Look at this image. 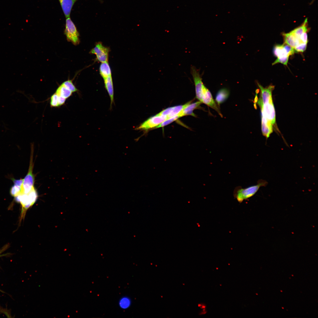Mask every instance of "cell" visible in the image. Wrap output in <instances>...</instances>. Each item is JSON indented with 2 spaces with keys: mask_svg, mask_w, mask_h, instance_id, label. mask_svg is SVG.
Segmentation results:
<instances>
[{
  "mask_svg": "<svg viewBox=\"0 0 318 318\" xmlns=\"http://www.w3.org/2000/svg\"><path fill=\"white\" fill-rule=\"evenodd\" d=\"M268 183L266 180L260 179L257 181V184L246 188H242L240 186L236 187L233 192L234 197L239 203H241L244 200L253 196L261 187L266 186Z\"/></svg>",
  "mask_w": 318,
  "mask_h": 318,
  "instance_id": "obj_1",
  "label": "cell"
},
{
  "mask_svg": "<svg viewBox=\"0 0 318 318\" xmlns=\"http://www.w3.org/2000/svg\"><path fill=\"white\" fill-rule=\"evenodd\" d=\"M37 197V193L34 187L28 193L21 194L14 197L15 201L21 205V220L24 218L26 211L35 203Z\"/></svg>",
  "mask_w": 318,
  "mask_h": 318,
  "instance_id": "obj_2",
  "label": "cell"
},
{
  "mask_svg": "<svg viewBox=\"0 0 318 318\" xmlns=\"http://www.w3.org/2000/svg\"><path fill=\"white\" fill-rule=\"evenodd\" d=\"M295 52L293 48L285 43L276 45L273 49V53L277 58L272 65L280 63L287 66L289 56L294 54Z\"/></svg>",
  "mask_w": 318,
  "mask_h": 318,
  "instance_id": "obj_3",
  "label": "cell"
},
{
  "mask_svg": "<svg viewBox=\"0 0 318 318\" xmlns=\"http://www.w3.org/2000/svg\"><path fill=\"white\" fill-rule=\"evenodd\" d=\"M64 34L68 41L75 45L79 44V33L70 17L66 18Z\"/></svg>",
  "mask_w": 318,
  "mask_h": 318,
  "instance_id": "obj_4",
  "label": "cell"
},
{
  "mask_svg": "<svg viewBox=\"0 0 318 318\" xmlns=\"http://www.w3.org/2000/svg\"><path fill=\"white\" fill-rule=\"evenodd\" d=\"M33 148H32L29 165L27 175L23 179L21 186V194L28 193L34 187V177L33 173Z\"/></svg>",
  "mask_w": 318,
  "mask_h": 318,
  "instance_id": "obj_5",
  "label": "cell"
},
{
  "mask_svg": "<svg viewBox=\"0 0 318 318\" xmlns=\"http://www.w3.org/2000/svg\"><path fill=\"white\" fill-rule=\"evenodd\" d=\"M258 103L261 107L262 118L267 119L273 125L275 122V113L272 98L264 103L259 101Z\"/></svg>",
  "mask_w": 318,
  "mask_h": 318,
  "instance_id": "obj_6",
  "label": "cell"
},
{
  "mask_svg": "<svg viewBox=\"0 0 318 318\" xmlns=\"http://www.w3.org/2000/svg\"><path fill=\"white\" fill-rule=\"evenodd\" d=\"M191 72L195 84L196 97L201 102L205 86L202 81L199 72L196 67L192 66Z\"/></svg>",
  "mask_w": 318,
  "mask_h": 318,
  "instance_id": "obj_7",
  "label": "cell"
},
{
  "mask_svg": "<svg viewBox=\"0 0 318 318\" xmlns=\"http://www.w3.org/2000/svg\"><path fill=\"white\" fill-rule=\"evenodd\" d=\"M110 49L104 46L101 42L97 43L94 48L90 52V53L96 55L97 59L102 62H108V55Z\"/></svg>",
  "mask_w": 318,
  "mask_h": 318,
  "instance_id": "obj_8",
  "label": "cell"
},
{
  "mask_svg": "<svg viewBox=\"0 0 318 318\" xmlns=\"http://www.w3.org/2000/svg\"><path fill=\"white\" fill-rule=\"evenodd\" d=\"M167 117L157 114L150 117L142 123L136 129L137 130H147L156 127L167 119Z\"/></svg>",
  "mask_w": 318,
  "mask_h": 318,
  "instance_id": "obj_9",
  "label": "cell"
},
{
  "mask_svg": "<svg viewBox=\"0 0 318 318\" xmlns=\"http://www.w3.org/2000/svg\"><path fill=\"white\" fill-rule=\"evenodd\" d=\"M201 102L216 111L221 116H222L220 110L213 97L209 90L205 86L204 87Z\"/></svg>",
  "mask_w": 318,
  "mask_h": 318,
  "instance_id": "obj_10",
  "label": "cell"
},
{
  "mask_svg": "<svg viewBox=\"0 0 318 318\" xmlns=\"http://www.w3.org/2000/svg\"><path fill=\"white\" fill-rule=\"evenodd\" d=\"M190 101L186 104L167 108L162 111L157 115L165 116L168 119L178 115L187 106L191 103Z\"/></svg>",
  "mask_w": 318,
  "mask_h": 318,
  "instance_id": "obj_11",
  "label": "cell"
},
{
  "mask_svg": "<svg viewBox=\"0 0 318 318\" xmlns=\"http://www.w3.org/2000/svg\"><path fill=\"white\" fill-rule=\"evenodd\" d=\"M58 0L65 17H69L73 7L78 0Z\"/></svg>",
  "mask_w": 318,
  "mask_h": 318,
  "instance_id": "obj_12",
  "label": "cell"
},
{
  "mask_svg": "<svg viewBox=\"0 0 318 318\" xmlns=\"http://www.w3.org/2000/svg\"><path fill=\"white\" fill-rule=\"evenodd\" d=\"M258 84L261 90V98L259 101L262 103L269 101L272 99L271 92L274 88V86L270 85L268 87L264 88L259 84L258 83Z\"/></svg>",
  "mask_w": 318,
  "mask_h": 318,
  "instance_id": "obj_13",
  "label": "cell"
},
{
  "mask_svg": "<svg viewBox=\"0 0 318 318\" xmlns=\"http://www.w3.org/2000/svg\"><path fill=\"white\" fill-rule=\"evenodd\" d=\"M283 35L284 43L294 49L299 45L303 44L301 43L291 32L287 33H283Z\"/></svg>",
  "mask_w": 318,
  "mask_h": 318,
  "instance_id": "obj_14",
  "label": "cell"
},
{
  "mask_svg": "<svg viewBox=\"0 0 318 318\" xmlns=\"http://www.w3.org/2000/svg\"><path fill=\"white\" fill-rule=\"evenodd\" d=\"M202 103L198 101L193 103H190L178 115L180 117L186 115H191L196 117L193 111L197 108Z\"/></svg>",
  "mask_w": 318,
  "mask_h": 318,
  "instance_id": "obj_15",
  "label": "cell"
},
{
  "mask_svg": "<svg viewBox=\"0 0 318 318\" xmlns=\"http://www.w3.org/2000/svg\"><path fill=\"white\" fill-rule=\"evenodd\" d=\"M307 19H306L301 26L290 32L294 35L297 39L302 44L304 43H302L301 42L300 37L303 34L307 32Z\"/></svg>",
  "mask_w": 318,
  "mask_h": 318,
  "instance_id": "obj_16",
  "label": "cell"
},
{
  "mask_svg": "<svg viewBox=\"0 0 318 318\" xmlns=\"http://www.w3.org/2000/svg\"><path fill=\"white\" fill-rule=\"evenodd\" d=\"M105 88L110 96L111 101V106L114 102V89L112 78L111 76L104 79Z\"/></svg>",
  "mask_w": 318,
  "mask_h": 318,
  "instance_id": "obj_17",
  "label": "cell"
},
{
  "mask_svg": "<svg viewBox=\"0 0 318 318\" xmlns=\"http://www.w3.org/2000/svg\"><path fill=\"white\" fill-rule=\"evenodd\" d=\"M229 95V92L228 89L225 88L221 89L217 92L216 97V100L218 104L220 105L226 100Z\"/></svg>",
  "mask_w": 318,
  "mask_h": 318,
  "instance_id": "obj_18",
  "label": "cell"
},
{
  "mask_svg": "<svg viewBox=\"0 0 318 318\" xmlns=\"http://www.w3.org/2000/svg\"><path fill=\"white\" fill-rule=\"evenodd\" d=\"M99 72L103 79L111 76V70L108 62L101 63L99 67Z\"/></svg>",
  "mask_w": 318,
  "mask_h": 318,
  "instance_id": "obj_19",
  "label": "cell"
},
{
  "mask_svg": "<svg viewBox=\"0 0 318 318\" xmlns=\"http://www.w3.org/2000/svg\"><path fill=\"white\" fill-rule=\"evenodd\" d=\"M55 93L58 96L67 99L71 95L72 92L61 85L57 89Z\"/></svg>",
  "mask_w": 318,
  "mask_h": 318,
  "instance_id": "obj_20",
  "label": "cell"
},
{
  "mask_svg": "<svg viewBox=\"0 0 318 318\" xmlns=\"http://www.w3.org/2000/svg\"><path fill=\"white\" fill-rule=\"evenodd\" d=\"M131 304V301L130 298L127 296L121 297L118 302V305L120 308L123 309L129 308Z\"/></svg>",
  "mask_w": 318,
  "mask_h": 318,
  "instance_id": "obj_21",
  "label": "cell"
},
{
  "mask_svg": "<svg viewBox=\"0 0 318 318\" xmlns=\"http://www.w3.org/2000/svg\"><path fill=\"white\" fill-rule=\"evenodd\" d=\"M61 85L72 92H75L78 91V89L73 84L72 80H68L65 81L62 83Z\"/></svg>",
  "mask_w": 318,
  "mask_h": 318,
  "instance_id": "obj_22",
  "label": "cell"
},
{
  "mask_svg": "<svg viewBox=\"0 0 318 318\" xmlns=\"http://www.w3.org/2000/svg\"><path fill=\"white\" fill-rule=\"evenodd\" d=\"M10 193L14 197L21 194V187L14 185L11 188Z\"/></svg>",
  "mask_w": 318,
  "mask_h": 318,
  "instance_id": "obj_23",
  "label": "cell"
},
{
  "mask_svg": "<svg viewBox=\"0 0 318 318\" xmlns=\"http://www.w3.org/2000/svg\"><path fill=\"white\" fill-rule=\"evenodd\" d=\"M180 117L178 115L172 117L168 119L156 127V128L162 127L165 126L173 122Z\"/></svg>",
  "mask_w": 318,
  "mask_h": 318,
  "instance_id": "obj_24",
  "label": "cell"
},
{
  "mask_svg": "<svg viewBox=\"0 0 318 318\" xmlns=\"http://www.w3.org/2000/svg\"><path fill=\"white\" fill-rule=\"evenodd\" d=\"M50 103L52 107H58V96L55 93L53 94L51 96Z\"/></svg>",
  "mask_w": 318,
  "mask_h": 318,
  "instance_id": "obj_25",
  "label": "cell"
},
{
  "mask_svg": "<svg viewBox=\"0 0 318 318\" xmlns=\"http://www.w3.org/2000/svg\"><path fill=\"white\" fill-rule=\"evenodd\" d=\"M14 185L21 187L23 182V179L16 180L14 178H11Z\"/></svg>",
  "mask_w": 318,
  "mask_h": 318,
  "instance_id": "obj_26",
  "label": "cell"
},
{
  "mask_svg": "<svg viewBox=\"0 0 318 318\" xmlns=\"http://www.w3.org/2000/svg\"><path fill=\"white\" fill-rule=\"evenodd\" d=\"M66 99L63 97L58 96V107L63 105Z\"/></svg>",
  "mask_w": 318,
  "mask_h": 318,
  "instance_id": "obj_27",
  "label": "cell"
},
{
  "mask_svg": "<svg viewBox=\"0 0 318 318\" xmlns=\"http://www.w3.org/2000/svg\"><path fill=\"white\" fill-rule=\"evenodd\" d=\"M9 247V244H6L4 245L1 249H0V257L3 256V255H1V254L6 250Z\"/></svg>",
  "mask_w": 318,
  "mask_h": 318,
  "instance_id": "obj_28",
  "label": "cell"
},
{
  "mask_svg": "<svg viewBox=\"0 0 318 318\" xmlns=\"http://www.w3.org/2000/svg\"><path fill=\"white\" fill-rule=\"evenodd\" d=\"M0 291H1V292H2V291L1 290H0Z\"/></svg>",
  "mask_w": 318,
  "mask_h": 318,
  "instance_id": "obj_29",
  "label": "cell"
}]
</instances>
